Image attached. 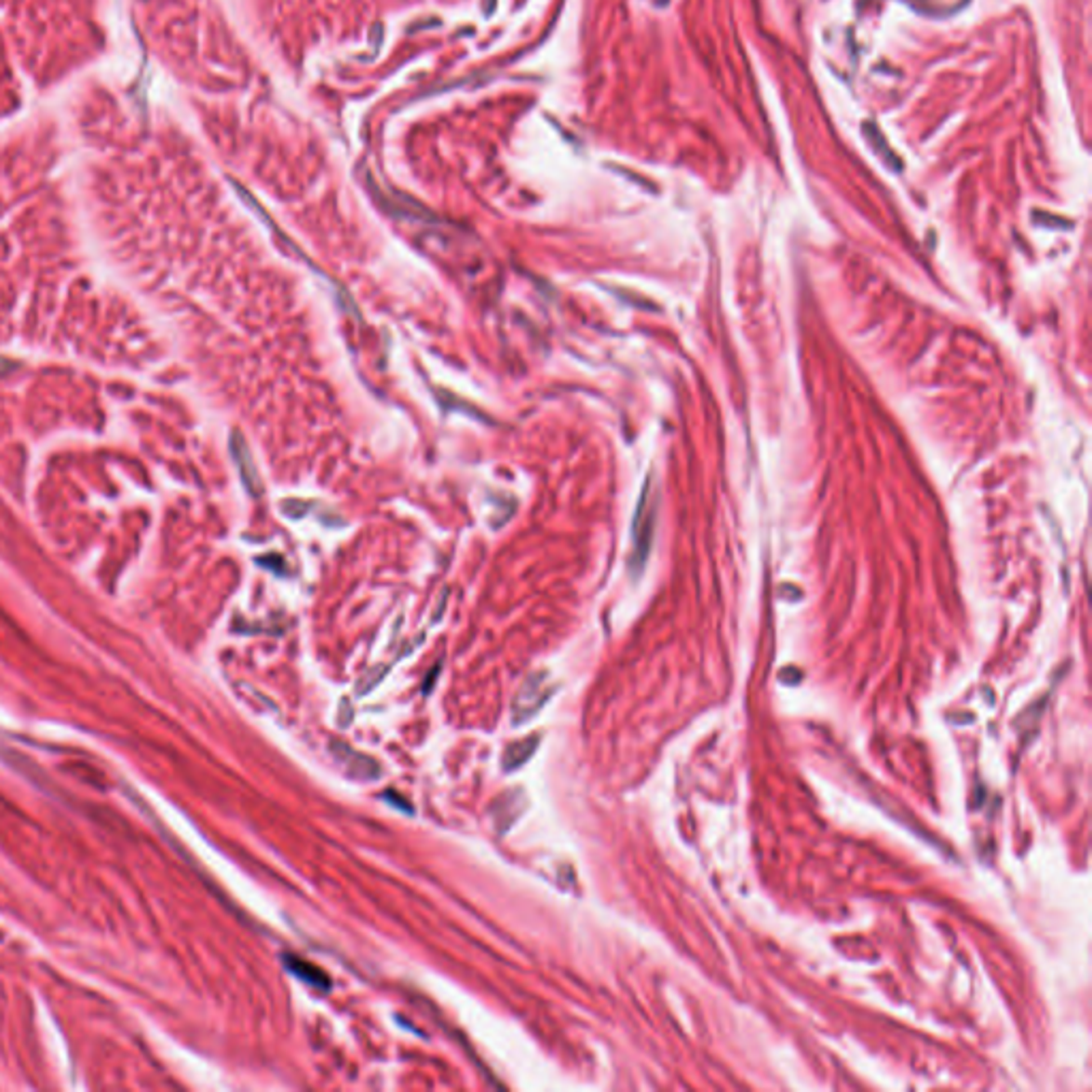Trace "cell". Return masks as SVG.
Listing matches in <instances>:
<instances>
[{
  "instance_id": "52a82bcc",
  "label": "cell",
  "mask_w": 1092,
  "mask_h": 1092,
  "mask_svg": "<svg viewBox=\"0 0 1092 1092\" xmlns=\"http://www.w3.org/2000/svg\"><path fill=\"white\" fill-rule=\"evenodd\" d=\"M284 964L286 969H289L295 977H299L305 984H310L314 988H318V991L327 992L329 988H331V979L327 977L325 973H322L318 966H314L307 963V960L299 958V956H284Z\"/></svg>"
},
{
  "instance_id": "277c9868",
  "label": "cell",
  "mask_w": 1092,
  "mask_h": 1092,
  "mask_svg": "<svg viewBox=\"0 0 1092 1092\" xmlns=\"http://www.w3.org/2000/svg\"><path fill=\"white\" fill-rule=\"evenodd\" d=\"M525 807H527V798H525V791H521V789L506 791L502 798H497V802L493 804V807H491V817H493L497 834L508 832L510 828L517 824V819H521Z\"/></svg>"
},
{
  "instance_id": "3957f363",
  "label": "cell",
  "mask_w": 1092,
  "mask_h": 1092,
  "mask_svg": "<svg viewBox=\"0 0 1092 1092\" xmlns=\"http://www.w3.org/2000/svg\"><path fill=\"white\" fill-rule=\"evenodd\" d=\"M649 482L647 487H644V493L640 497V504H639V512H636V521H634V570H640L642 568V561L644 557L649 553V546H651V533H654V519H655V510L654 506L649 502Z\"/></svg>"
},
{
  "instance_id": "6da1fadb",
  "label": "cell",
  "mask_w": 1092,
  "mask_h": 1092,
  "mask_svg": "<svg viewBox=\"0 0 1092 1092\" xmlns=\"http://www.w3.org/2000/svg\"><path fill=\"white\" fill-rule=\"evenodd\" d=\"M553 692L555 689L546 672H536L530 679H525L515 702H512V723L521 725L532 721L545 708Z\"/></svg>"
},
{
  "instance_id": "7a4b0ae2",
  "label": "cell",
  "mask_w": 1092,
  "mask_h": 1092,
  "mask_svg": "<svg viewBox=\"0 0 1092 1092\" xmlns=\"http://www.w3.org/2000/svg\"><path fill=\"white\" fill-rule=\"evenodd\" d=\"M329 749H331V756L346 768V775L357 781H376L383 775V768H380L376 760L355 751L344 740H331Z\"/></svg>"
},
{
  "instance_id": "8992f818",
  "label": "cell",
  "mask_w": 1092,
  "mask_h": 1092,
  "mask_svg": "<svg viewBox=\"0 0 1092 1092\" xmlns=\"http://www.w3.org/2000/svg\"><path fill=\"white\" fill-rule=\"evenodd\" d=\"M538 745H540V736L532 735V736H525L521 740H515V743H510L506 747L504 756H502V768L506 773H515L519 768L525 766L527 762L533 758V753L538 751Z\"/></svg>"
},
{
  "instance_id": "5b68a950",
  "label": "cell",
  "mask_w": 1092,
  "mask_h": 1092,
  "mask_svg": "<svg viewBox=\"0 0 1092 1092\" xmlns=\"http://www.w3.org/2000/svg\"><path fill=\"white\" fill-rule=\"evenodd\" d=\"M231 452H233V457H236V464L239 467L241 480H244L246 489L250 491L252 495H261L263 493V482L259 479V472H256V465H254V461H252V454H250V451H248V446H246L244 439H241L239 434L233 436Z\"/></svg>"
},
{
  "instance_id": "ba28073f",
  "label": "cell",
  "mask_w": 1092,
  "mask_h": 1092,
  "mask_svg": "<svg viewBox=\"0 0 1092 1092\" xmlns=\"http://www.w3.org/2000/svg\"><path fill=\"white\" fill-rule=\"evenodd\" d=\"M383 798H384V801H386L388 804H393V807H398V809H404L406 813H412V807H410L406 798L398 796V794H395V791H386V794H384Z\"/></svg>"
}]
</instances>
